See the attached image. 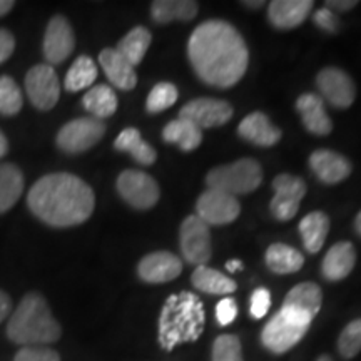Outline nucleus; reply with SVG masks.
<instances>
[{"label":"nucleus","instance_id":"obj_1","mask_svg":"<svg viewBox=\"0 0 361 361\" xmlns=\"http://www.w3.org/2000/svg\"><path fill=\"white\" fill-rule=\"evenodd\" d=\"M188 57L202 82L228 89L246 74L250 52L245 39L229 22L211 19L194 29L188 42Z\"/></svg>","mask_w":361,"mask_h":361},{"label":"nucleus","instance_id":"obj_2","mask_svg":"<svg viewBox=\"0 0 361 361\" xmlns=\"http://www.w3.org/2000/svg\"><path fill=\"white\" fill-rule=\"evenodd\" d=\"M27 206L35 218L52 228L85 223L94 213L92 188L78 176L54 173L40 178L27 194Z\"/></svg>","mask_w":361,"mask_h":361},{"label":"nucleus","instance_id":"obj_3","mask_svg":"<svg viewBox=\"0 0 361 361\" xmlns=\"http://www.w3.org/2000/svg\"><path fill=\"white\" fill-rule=\"evenodd\" d=\"M62 335L47 301L39 293H27L7 323V336L22 346H47Z\"/></svg>","mask_w":361,"mask_h":361},{"label":"nucleus","instance_id":"obj_4","mask_svg":"<svg viewBox=\"0 0 361 361\" xmlns=\"http://www.w3.org/2000/svg\"><path fill=\"white\" fill-rule=\"evenodd\" d=\"M206 324L204 305L191 291L171 295L159 316V345L171 351L180 343L196 341Z\"/></svg>","mask_w":361,"mask_h":361},{"label":"nucleus","instance_id":"obj_5","mask_svg":"<svg viewBox=\"0 0 361 361\" xmlns=\"http://www.w3.org/2000/svg\"><path fill=\"white\" fill-rule=\"evenodd\" d=\"M263 180V169L255 159H239L233 164L219 166L211 169L206 176L207 189H214L226 194H250L259 188Z\"/></svg>","mask_w":361,"mask_h":361},{"label":"nucleus","instance_id":"obj_6","mask_svg":"<svg viewBox=\"0 0 361 361\" xmlns=\"http://www.w3.org/2000/svg\"><path fill=\"white\" fill-rule=\"evenodd\" d=\"M310 324L311 323L296 318L288 311L279 310L264 326L261 333V341L271 353H286L288 350H291L301 341V338L308 331Z\"/></svg>","mask_w":361,"mask_h":361},{"label":"nucleus","instance_id":"obj_7","mask_svg":"<svg viewBox=\"0 0 361 361\" xmlns=\"http://www.w3.org/2000/svg\"><path fill=\"white\" fill-rule=\"evenodd\" d=\"M104 134H106V124L101 119L79 117L62 126L56 137V144L67 154H79L96 146Z\"/></svg>","mask_w":361,"mask_h":361},{"label":"nucleus","instance_id":"obj_8","mask_svg":"<svg viewBox=\"0 0 361 361\" xmlns=\"http://www.w3.org/2000/svg\"><path fill=\"white\" fill-rule=\"evenodd\" d=\"M117 191L121 197L134 209H151L159 201L161 191L154 178L142 171L128 169L117 178Z\"/></svg>","mask_w":361,"mask_h":361},{"label":"nucleus","instance_id":"obj_9","mask_svg":"<svg viewBox=\"0 0 361 361\" xmlns=\"http://www.w3.org/2000/svg\"><path fill=\"white\" fill-rule=\"evenodd\" d=\"M180 252L189 264L202 266L211 259L213 247H211V231L201 218L196 214L188 216L180 224L179 231Z\"/></svg>","mask_w":361,"mask_h":361},{"label":"nucleus","instance_id":"obj_10","mask_svg":"<svg viewBox=\"0 0 361 361\" xmlns=\"http://www.w3.org/2000/svg\"><path fill=\"white\" fill-rule=\"evenodd\" d=\"M27 97L39 111H51L61 97V82L49 64H37L25 75Z\"/></svg>","mask_w":361,"mask_h":361},{"label":"nucleus","instance_id":"obj_11","mask_svg":"<svg viewBox=\"0 0 361 361\" xmlns=\"http://www.w3.org/2000/svg\"><path fill=\"white\" fill-rule=\"evenodd\" d=\"M274 197L271 201V214L278 221H290L300 209V202L306 194V184L301 178L291 174H279L273 180Z\"/></svg>","mask_w":361,"mask_h":361},{"label":"nucleus","instance_id":"obj_12","mask_svg":"<svg viewBox=\"0 0 361 361\" xmlns=\"http://www.w3.org/2000/svg\"><path fill=\"white\" fill-rule=\"evenodd\" d=\"M180 119H186L196 128L211 129L224 126L233 117V106L223 99L200 97L188 102L179 112Z\"/></svg>","mask_w":361,"mask_h":361},{"label":"nucleus","instance_id":"obj_13","mask_svg":"<svg viewBox=\"0 0 361 361\" xmlns=\"http://www.w3.org/2000/svg\"><path fill=\"white\" fill-rule=\"evenodd\" d=\"M196 211L197 218H201L207 226H221L236 221L239 213H241V206L231 194L207 189L197 200Z\"/></svg>","mask_w":361,"mask_h":361},{"label":"nucleus","instance_id":"obj_14","mask_svg":"<svg viewBox=\"0 0 361 361\" xmlns=\"http://www.w3.org/2000/svg\"><path fill=\"white\" fill-rule=\"evenodd\" d=\"M319 94L336 109H348L356 97V85L345 71L326 67L316 75Z\"/></svg>","mask_w":361,"mask_h":361},{"label":"nucleus","instance_id":"obj_15","mask_svg":"<svg viewBox=\"0 0 361 361\" xmlns=\"http://www.w3.org/2000/svg\"><path fill=\"white\" fill-rule=\"evenodd\" d=\"M75 47V35L69 20L62 16H54L45 29L42 52L49 66L62 64Z\"/></svg>","mask_w":361,"mask_h":361},{"label":"nucleus","instance_id":"obj_16","mask_svg":"<svg viewBox=\"0 0 361 361\" xmlns=\"http://www.w3.org/2000/svg\"><path fill=\"white\" fill-rule=\"evenodd\" d=\"M323 303L322 288L316 283H301L288 293L281 310L288 311L303 322L313 323L314 316L319 313Z\"/></svg>","mask_w":361,"mask_h":361},{"label":"nucleus","instance_id":"obj_17","mask_svg":"<svg viewBox=\"0 0 361 361\" xmlns=\"http://www.w3.org/2000/svg\"><path fill=\"white\" fill-rule=\"evenodd\" d=\"M180 273H183V261L168 251L151 252L144 256L137 266L139 278L151 284L173 281Z\"/></svg>","mask_w":361,"mask_h":361},{"label":"nucleus","instance_id":"obj_18","mask_svg":"<svg viewBox=\"0 0 361 361\" xmlns=\"http://www.w3.org/2000/svg\"><path fill=\"white\" fill-rule=\"evenodd\" d=\"M310 168L324 184H338L351 174L350 161L328 149H319L310 156Z\"/></svg>","mask_w":361,"mask_h":361},{"label":"nucleus","instance_id":"obj_19","mask_svg":"<svg viewBox=\"0 0 361 361\" xmlns=\"http://www.w3.org/2000/svg\"><path fill=\"white\" fill-rule=\"evenodd\" d=\"M238 134L247 142L261 147H271L279 142L281 130L268 119L263 112H252L241 121L238 128Z\"/></svg>","mask_w":361,"mask_h":361},{"label":"nucleus","instance_id":"obj_20","mask_svg":"<svg viewBox=\"0 0 361 361\" xmlns=\"http://www.w3.org/2000/svg\"><path fill=\"white\" fill-rule=\"evenodd\" d=\"M99 64L114 87L130 90L137 84V74H135L134 66H130L116 49H104L99 54Z\"/></svg>","mask_w":361,"mask_h":361},{"label":"nucleus","instance_id":"obj_21","mask_svg":"<svg viewBox=\"0 0 361 361\" xmlns=\"http://www.w3.org/2000/svg\"><path fill=\"white\" fill-rule=\"evenodd\" d=\"M296 109L300 112L305 128L314 135H328L333 130V123L324 109L323 99L316 94H303L298 97Z\"/></svg>","mask_w":361,"mask_h":361},{"label":"nucleus","instance_id":"obj_22","mask_svg":"<svg viewBox=\"0 0 361 361\" xmlns=\"http://www.w3.org/2000/svg\"><path fill=\"white\" fill-rule=\"evenodd\" d=\"M311 0H274L268 6L269 22L278 29H295L310 16Z\"/></svg>","mask_w":361,"mask_h":361},{"label":"nucleus","instance_id":"obj_23","mask_svg":"<svg viewBox=\"0 0 361 361\" xmlns=\"http://www.w3.org/2000/svg\"><path fill=\"white\" fill-rule=\"evenodd\" d=\"M356 263V251L351 243L341 241L329 247L322 264V273L328 281H340L353 271Z\"/></svg>","mask_w":361,"mask_h":361},{"label":"nucleus","instance_id":"obj_24","mask_svg":"<svg viewBox=\"0 0 361 361\" xmlns=\"http://www.w3.org/2000/svg\"><path fill=\"white\" fill-rule=\"evenodd\" d=\"M200 6L194 0H156L151 6V17L156 24L173 20H191L197 16Z\"/></svg>","mask_w":361,"mask_h":361},{"label":"nucleus","instance_id":"obj_25","mask_svg":"<svg viewBox=\"0 0 361 361\" xmlns=\"http://www.w3.org/2000/svg\"><path fill=\"white\" fill-rule=\"evenodd\" d=\"M114 147L121 152H129L134 161L142 166L154 164L157 159L156 149L144 141L141 133L135 128H128L116 137Z\"/></svg>","mask_w":361,"mask_h":361},{"label":"nucleus","instance_id":"obj_26","mask_svg":"<svg viewBox=\"0 0 361 361\" xmlns=\"http://www.w3.org/2000/svg\"><path fill=\"white\" fill-rule=\"evenodd\" d=\"M24 192V173L16 164H0V214L7 213Z\"/></svg>","mask_w":361,"mask_h":361},{"label":"nucleus","instance_id":"obj_27","mask_svg":"<svg viewBox=\"0 0 361 361\" xmlns=\"http://www.w3.org/2000/svg\"><path fill=\"white\" fill-rule=\"evenodd\" d=\"M191 281L194 288L207 293V295H231L238 290V284L234 279L206 264L197 266L194 269Z\"/></svg>","mask_w":361,"mask_h":361},{"label":"nucleus","instance_id":"obj_28","mask_svg":"<svg viewBox=\"0 0 361 361\" xmlns=\"http://www.w3.org/2000/svg\"><path fill=\"white\" fill-rule=\"evenodd\" d=\"M305 258L295 247L281 245H271L266 251V266L276 274H291L303 268Z\"/></svg>","mask_w":361,"mask_h":361},{"label":"nucleus","instance_id":"obj_29","mask_svg":"<svg viewBox=\"0 0 361 361\" xmlns=\"http://www.w3.org/2000/svg\"><path fill=\"white\" fill-rule=\"evenodd\" d=\"M162 139L169 144H178L184 152L194 151L202 141V130L186 119L171 121L162 130Z\"/></svg>","mask_w":361,"mask_h":361},{"label":"nucleus","instance_id":"obj_30","mask_svg":"<svg viewBox=\"0 0 361 361\" xmlns=\"http://www.w3.org/2000/svg\"><path fill=\"white\" fill-rule=\"evenodd\" d=\"M329 231V218L322 211H313L305 216L300 223V233L303 238L305 247L310 252H318L326 241Z\"/></svg>","mask_w":361,"mask_h":361},{"label":"nucleus","instance_id":"obj_31","mask_svg":"<svg viewBox=\"0 0 361 361\" xmlns=\"http://www.w3.org/2000/svg\"><path fill=\"white\" fill-rule=\"evenodd\" d=\"M84 109L90 112L96 119H106L117 111V96L114 89L106 84H99L90 87L82 97Z\"/></svg>","mask_w":361,"mask_h":361},{"label":"nucleus","instance_id":"obj_32","mask_svg":"<svg viewBox=\"0 0 361 361\" xmlns=\"http://www.w3.org/2000/svg\"><path fill=\"white\" fill-rule=\"evenodd\" d=\"M152 35L146 27L137 25L133 30H129L128 34L121 39V42L117 44L116 51L123 56L130 66H139L142 62L144 56H146L149 45H151Z\"/></svg>","mask_w":361,"mask_h":361},{"label":"nucleus","instance_id":"obj_33","mask_svg":"<svg viewBox=\"0 0 361 361\" xmlns=\"http://www.w3.org/2000/svg\"><path fill=\"white\" fill-rule=\"evenodd\" d=\"M97 66L89 56H80L71 66L69 72L66 74L64 85L69 92H79L96 82Z\"/></svg>","mask_w":361,"mask_h":361},{"label":"nucleus","instance_id":"obj_34","mask_svg":"<svg viewBox=\"0 0 361 361\" xmlns=\"http://www.w3.org/2000/svg\"><path fill=\"white\" fill-rule=\"evenodd\" d=\"M24 106V96L19 84L11 75H0V116L19 114Z\"/></svg>","mask_w":361,"mask_h":361},{"label":"nucleus","instance_id":"obj_35","mask_svg":"<svg viewBox=\"0 0 361 361\" xmlns=\"http://www.w3.org/2000/svg\"><path fill=\"white\" fill-rule=\"evenodd\" d=\"M179 92L178 87L171 82H159L152 87L151 92H149L147 101H146V109L151 114H157V112H162L169 109L171 106H174L176 101H178Z\"/></svg>","mask_w":361,"mask_h":361},{"label":"nucleus","instance_id":"obj_36","mask_svg":"<svg viewBox=\"0 0 361 361\" xmlns=\"http://www.w3.org/2000/svg\"><path fill=\"white\" fill-rule=\"evenodd\" d=\"M338 351L343 358H355L361 351V319H355L338 338Z\"/></svg>","mask_w":361,"mask_h":361},{"label":"nucleus","instance_id":"obj_37","mask_svg":"<svg viewBox=\"0 0 361 361\" xmlns=\"http://www.w3.org/2000/svg\"><path fill=\"white\" fill-rule=\"evenodd\" d=\"M213 361H243L241 343L234 335H221L213 345Z\"/></svg>","mask_w":361,"mask_h":361},{"label":"nucleus","instance_id":"obj_38","mask_svg":"<svg viewBox=\"0 0 361 361\" xmlns=\"http://www.w3.org/2000/svg\"><path fill=\"white\" fill-rule=\"evenodd\" d=\"M13 361H61V356L47 346H22Z\"/></svg>","mask_w":361,"mask_h":361},{"label":"nucleus","instance_id":"obj_39","mask_svg":"<svg viewBox=\"0 0 361 361\" xmlns=\"http://www.w3.org/2000/svg\"><path fill=\"white\" fill-rule=\"evenodd\" d=\"M271 306V295L266 288H258L251 296V316L256 319H261L266 316Z\"/></svg>","mask_w":361,"mask_h":361},{"label":"nucleus","instance_id":"obj_40","mask_svg":"<svg viewBox=\"0 0 361 361\" xmlns=\"http://www.w3.org/2000/svg\"><path fill=\"white\" fill-rule=\"evenodd\" d=\"M238 316V303L233 298H224L216 306V319L221 326H228L231 324Z\"/></svg>","mask_w":361,"mask_h":361},{"label":"nucleus","instance_id":"obj_41","mask_svg":"<svg viewBox=\"0 0 361 361\" xmlns=\"http://www.w3.org/2000/svg\"><path fill=\"white\" fill-rule=\"evenodd\" d=\"M313 20H314V24L319 27V29L324 30V32L333 34V32H336L338 29H340V22H338V17L326 7L319 8V11L314 13Z\"/></svg>","mask_w":361,"mask_h":361},{"label":"nucleus","instance_id":"obj_42","mask_svg":"<svg viewBox=\"0 0 361 361\" xmlns=\"http://www.w3.org/2000/svg\"><path fill=\"white\" fill-rule=\"evenodd\" d=\"M16 51V37L7 29H0V64L8 61Z\"/></svg>","mask_w":361,"mask_h":361},{"label":"nucleus","instance_id":"obj_43","mask_svg":"<svg viewBox=\"0 0 361 361\" xmlns=\"http://www.w3.org/2000/svg\"><path fill=\"white\" fill-rule=\"evenodd\" d=\"M356 6H358V2H355V0H328L326 2V8L331 12H348Z\"/></svg>","mask_w":361,"mask_h":361},{"label":"nucleus","instance_id":"obj_44","mask_svg":"<svg viewBox=\"0 0 361 361\" xmlns=\"http://www.w3.org/2000/svg\"><path fill=\"white\" fill-rule=\"evenodd\" d=\"M11 310H12L11 296H8L6 291L0 290V323H2L4 319L11 314Z\"/></svg>","mask_w":361,"mask_h":361},{"label":"nucleus","instance_id":"obj_45","mask_svg":"<svg viewBox=\"0 0 361 361\" xmlns=\"http://www.w3.org/2000/svg\"><path fill=\"white\" fill-rule=\"evenodd\" d=\"M13 6H16V2H12V0H0V17L7 16L13 8Z\"/></svg>","mask_w":361,"mask_h":361},{"label":"nucleus","instance_id":"obj_46","mask_svg":"<svg viewBox=\"0 0 361 361\" xmlns=\"http://www.w3.org/2000/svg\"><path fill=\"white\" fill-rule=\"evenodd\" d=\"M226 269L231 271V273H236V271H241L243 269V263L239 259H231L226 263Z\"/></svg>","mask_w":361,"mask_h":361},{"label":"nucleus","instance_id":"obj_47","mask_svg":"<svg viewBox=\"0 0 361 361\" xmlns=\"http://www.w3.org/2000/svg\"><path fill=\"white\" fill-rule=\"evenodd\" d=\"M7 151H8V141H7L6 134H4L2 130H0V157L6 156Z\"/></svg>","mask_w":361,"mask_h":361},{"label":"nucleus","instance_id":"obj_48","mask_svg":"<svg viewBox=\"0 0 361 361\" xmlns=\"http://www.w3.org/2000/svg\"><path fill=\"white\" fill-rule=\"evenodd\" d=\"M355 229H356V233H358L360 236H361V211H360L358 216H356V219H355Z\"/></svg>","mask_w":361,"mask_h":361},{"label":"nucleus","instance_id":"obj_49","mask_svg":"<svg viewBox=\"0 0 361 361\" xmlns=\"http://www.w3.org/2000/svg\"><path fill=\"white\" fill-rule=\"evenodd\" d=\"M243 4H245L246 7H251V8H259V7L264 6V2H261V0H259V2H243Z\"/></svg>","mask_w":361,"mask_h":361},{"label":"nucleus","instance_id":"obj_50","mask_svg":"<svg viewBox=\"0 0 361 361\" xmlns=\"http://www.w3.org/2000/svg\"><path fill=\"white\" fill-rule=\"evenodd\" d=\"M316 361H333L331 358H329V356H326V355H323V356H319V358L318 360H316Z\"/></svg>","mask_w":361,"mask_h":361}]
</instances>
